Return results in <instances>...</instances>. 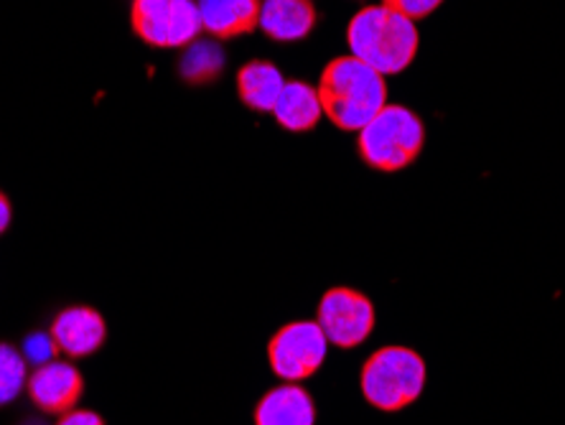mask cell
Returning a JSON list of instances; mask_svg holds the SVG:
<instances>
[{
	"label": "cell",
	"mask_w": 565,
	"mask_h": 425,
	"mask_svg": "<svg viewBox=\"0 0 565 425\" xmlns=\"http://www.w3.org/2000/svg\"><path fill=\"white\" fill-rule=\"evenodd\" d=\"M56 425H105V418L95 411H85V407H74V411L60 415Z\"/></svg>",
	"instance_id": "d6986e66"
},
{
	"label": "cell",
	"mask_w": 565,
	"mask_h": 425,
	"mask_svg": "<svg viewBox=\"0 0 565 425\" xmlns=\"http://www.w3.org/2000/svg\"><path fill=\"white\" fill-rule=\"evenodd\" d=\"M49 337H52L56 354L66 360H87L97 354L107 341V321L105 316L93 306H66L49 323Z\"/></svg>",
	"instance_id": "9c48e42d"
},
{
	"label": "cell",
	"mask_w": 565,
	"mask_h": 425,
	"mask_svg": "<svg viewBox=\"0 0 565 425\" xmlns=\"http://www.w3.org/2000/svg\"><path fill=\"white\" fill-rule=\"evenodd\" d=\"M329 339L316 321H290L273 334L268 362L282 382H303L313 378L327 362Z\"/></svg>",
	"instance_id": "8992f818"
},
{
	"label": "cell",
	"mask_w": 565,
	"mask_h": 425,
	"mask_svg": "<svg viewBox=\"0 0 565 425\" xmlns=\"http://www.w3.org/2000/svg\"><path fill=\"white\" fill-rule=\"evenodd\" d=\"M255 425H316V405L298 382H280L257 400Z\"/></svg>",
	"instance_id": "8fae6325"
},
{
	"label": "cell",
	"mask_w": 565,
	"mask_h": 425,
	"mask_svg": "<svg viewBox=\"0 0 565 425\" xmlns=\"http://www.w3.org/2000/svg\"><path fill=\"white\" fill-rule=\"evenodd\" d=\"M13 222V204L3 189H0V235H6Z\"/></svg>",
	"instance_id": "ffe728a7"
},
{
	"label": "cell",
	"mask_w": 565,
	"mask_h": 425,
	"mask_svg": "<svg viewBox=\"0 0 565 425\" xmlns=\"http://www.w3.org/2000/svg\"><path fill=\"white\" fill-rule=\"evenodd\" d=\"M316 89L323 115L347 132H360L387 105L385 77L352 54L337 56L323 66Z\"/></svg>",
	"instance_id": "6da1fadb"
},
{
	"label": "cell",
	"mask_w": 565,
	"mask_h": 425,
	"mask_svg": "<svg viewBox=\"0 0 565 425\" xmlns=\"http://www.w3.org/2000/svg\"><path fill=\"white\" fill-rule=\"evenodd\" d=\"M282 85V72L273 62L253 60L237 72V97L245 107L255 113H273L276 107Z\"/></svg>",
	"instance_id": "5bb4252c"
},
{
	"label": "cell",
	"mask_w": 565,
	"mask_h": 425,
	"mask_svg": "<svg viewBox=\"0 0 565 425\" xmlns=\"http://www.w3.org/2000/svg\"><path fill=\"white\" fill-rule=\"evenodd\" d=\"M26 395L31 405L44 415H60L74 411L85 395V374L72 360H49L33 366L26 382Z\"/></svg>",
	"instance_id": "ba28073f"
},
{
	"label": "cell",
	"mask_w": 565,
	"mask_h": 425,
	"mask_svg": "<svg viewBox=\"0 0 565 425\" xmlns=\"http://www.w3.org/2000/svg\"><path fill=\"white\" fill-rule=\"evenodd\" d=\"M29 362L19 347L0 341V407L11 405L29 382Z\"/></svg>",
	"instance_id": "2e32d148"
},
{
	"label": "cell",
	"mask_w": 565,
	"mask_h": 425,
	"mask_svg": "<svg viewBox=\"0 0 565 425\" xmlns=\"http://www.w3.org/2000/svg\"><path fill=\"white\" fill-rule=\"evenodd\" d=\"M444 0H382V6L393 8L395 13L405 15L411 21H420L436 11Z\"/></svg>",
	"instance_id": "ac0fdd59"
},
{
	"label": "cell",
	"mask_w": 565,
	"mask_h": 425,
	"mask_svg": "<svg viewBox=\"0 0 565 425\" xmlns=\"http://www.w3.org/2000/svg\"><path fill=\"white\" fill-rule=\"evenodd\" d=\"M316 323H319L329 344L339 349H354L364 344L375 331L377 314L375 304L362 290L339 286L321 296L316 306Z\"/></svg>",
	"instance_id": "52a82bcc"
},
{
	"label": "cell",
	"mask_w": 565,
	"mask_h": 425,
	"mask_svg": "<svg viewBox=\"0 0 565 425\" xmlns=\"http://www.w3.org/2000/svg\"><path fill=\"white\" fill-rule=\"evenodd\" d=\"M347 44L354 60L387 77L408 70L418 54L420 36L415 21L395 13L393 8L367 6L349 21Z\"/></svg>",
	"instance_id": "7a4b0ae2"
},
{
	"label": "cell",
	"mask_w": 565,
	"mask_h": 425,
	"mask_svg": "<svg viewBox=\"0 0 565 425\" xmlns=\"http://www.w3.org/2000/svg\"><path fill=\"white\" fill-rule=\"evenodd\" d=\"M316 26L313 0H263L260 29L268 39L290 44L309 36Z\"/></svg>",
	"instance_id": "7c38bea8"
},
{
	"label": "cell",
	"mask_w": 565,
	"mask_h": 425,
	"mask_svg": "<svg viewBox=\"0 0 565 425\" xmlns=\"http://www.w3.org/2000/svg\"><path fill=\"white\" fill-rule=\"evenodd\" d=\"M273 118L288 132H309L319 125L323 107L319 99V89L311 87L309 82L290 79L282 85L276 107H273Z\"/></svg>",
	"instance_id": "4fadbf2b"
},
{
	"label": "cell",
	"mask_w": 565,
	"mask_h": 425,
	"mask_svg": "<svg viewBox=\"0 0 565 425\" xmlns=\"http://www.w3.org/2000/svg\"><path fill=\"white\" fill-rule=\"evenodd\" d=\"M426 378V362L415 349L382 347L362 364L360 387L372 407L382 413H397L423 395Z\"/></svg>",
	"instance_id": "277c9868"
},
{
	"label": "cell",
	"mask_w": 565,
	"mask_h": 425,
	"mask_svg": "<svg viewBox=\"0 0 565 425\" xmlns=\"http://www.w3.org/2000/svg\"><path fill=\"white\" fill-rule=\"evenodd\" d=\"M196 6L202 31L217 41L247 36L260 29L263 0H196Z\"/></svg>",
	"instance_id": "30bf717a"
},
{
	"label": "cell",
	"mask_w": 565,
	"mask_h": 425,
	"mask_svg": "<svg viewBox=\"0 0 565 425\" xmlns=\"http://www.w3.org/2000/svg\"><path fill=\"white\" fill-rule=\"evenodd\" d=\"M426 125L403 105H385L356 132V151L364 166L380 173H397L420 156Z\"/></svg>",
	"instance_id": "3957f363"
},
{
	"label": "cell",
	"mask_w": 565,
	"mask_h": 425,
	"mask_svg": "<svg viewBox=\"0 0 565 425\" xmlns=\"http://www.w3.org/2000/svg\"><path fill=\"white\" fill-rule=\"evenodd\" d=\"M132 33L153 49H184L202 36L196 0H132Z\"/></svg>",
	"instance_id": "5b68a950"
},
{
	"label": "cell",
	"mask_w": 565,
	"mask_h": 425,
	"mask_svg": "<svg viewBox=\"0 0 565 425\" xmlns=\"http://www.w3.org/2000/svg\"><path fill=\"white\" fill-rule=\"evenodd\" d=\"M224 66H227V56H224L220 41L199 36L189 46L181 49L177 72L189 87H204L222 77Z\"/></svg>",
	"instance_id": "9a60e30c"
},
{
	"label": "cell",
	"mask_w": 565,
	"mask_h": 425,
	"mask_svg": "<svg viewBox=\"0 0 565 425\" xmlns=\"http://www.w3.org/2000/svg\"><path fill=\"white\" fill-rule=\"evenodd\" d=\"M23 357H26V362H33V364H44L49 360H54L56 354V347L52 337H49V331H44V334H29V339L23 341Z\"/></svg>",
	"instance_id": "e0dca14e"
}]
</instances>
